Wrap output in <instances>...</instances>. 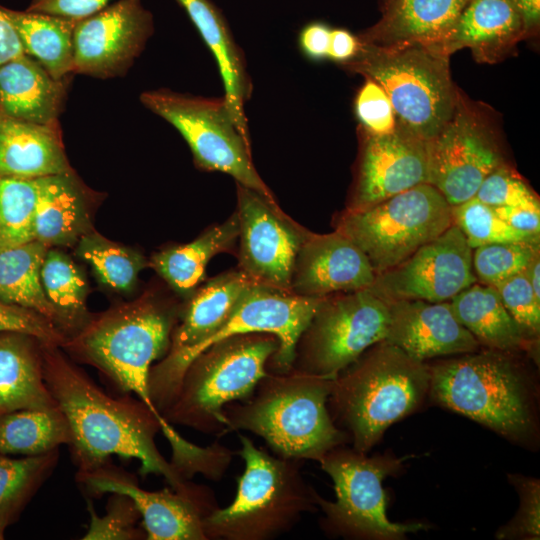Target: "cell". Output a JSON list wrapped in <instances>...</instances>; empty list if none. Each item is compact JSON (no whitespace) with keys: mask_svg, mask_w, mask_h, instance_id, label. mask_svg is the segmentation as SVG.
Returning a JSON list of instances; mask_svg holds the SVG:
<instances>
[{"mask_svg":"<svg viewBox=\"0 0 540 540\" xmlns=\"http://www.w3.org/2000/svg\"><path fill=\"white\" fill-rule=\"evenodd\" d=\"M60 348L43 345V372L67 419L71 436L67 446L77 471H91L118 455L139 460L143 476L160 475L175 491H193L198 485L174 470L158 450L155 436L162 431L172 451L188 441L136 396L105 391Z\"/></svg>","mask_w":540,"mask_h":540,"instance_id":"obj_1","label":"cell"},{"mask_svg":"<svg viewBox=\"0 0 540 540\" xmlns=\"http://www.w3.org/2000/svg\"><path fill=\"white\" fill-rule=\"evenodd\" d=\"M433 402L517 445L539 442V384L521 353L481 347L430 365Z\"/></svg>","mask_w":540,"mask_h":540,"instance_id":"obj_2","label":"cell"},{"mask_svg":"<svg viewBox=\"0 0 540 540\" xmlns=\"http://www.w3.org/2000/svg\"><path fill=\"white\" fill-rule=\"evenodd\" d=\"M332 380L292 367L269 371L244 401L224 408V433L250 431L280 457L320 459L349 440L333 422L327 401Z\"/></svg>","mask_w":540,"mask_h":540,"instance_id":"obj_3","label":"cell"},{"mask_svg":"<svg viewBox=\"0 0 540 540\" xmlns=\"http://www.w3.org/2000/svg\"><path fill=\"white\" fill-rule=\"evenodd\" d=\"M429 386V364L382 340L332 379L327 407L352 448L367 453L389 426L423 403Z\"/></svg>","mask_w":540,"mask_h":540,"instance_id":"obj_4","label":"cell"},{"mask_svg":"<svg viewBox=\"0 0 540 540\" xmlns=\"http://www.w3.org/2000/svg\"><path fill=\"white\" fill-rule=\"evenodd\" d=\"M176 320L173 308L142 299L89 318L61 348L95 367L115 394H134L167 422L151 400L148 381L152 363L169 350Z\"/></svg>","mask_w":540,"mask_h":540,"instance_id":"obj_5","label":"cell"},{"mask_svg":"<svg viewBox=\"0 0 540 540\" xmlns=\"http://www.w3.org/2000/svg\"><path fill=\"white\" fill-rule=\"evenodd\" d=\"M244 471L234 500L204 519L209 539L271 540L290 531L317 507L316 491L305 481L298 460L272 456L238 435Z\"/></svg>","mask_w":540,"mask_h":540,"instance_id":"obj_6","label":"cell"},{"mask_svg":"<svg viewBox=\"0 0 540 540\" xmlns=\"http://www.w3.org/2000/svg\"><path fill=\"white\" fill-rule=\"evenodd\" d=\"M278 346V339L265 332L237 334L213 343L188 365L162 416L171 425L222 436L225 406L253 394Z\"/></svg>","mask_w":540,"mask_h":540,"instance_id":"obj_7","label":"cell"},{"mask_svg":"<svg viewBox=\"0 0 540 540\" xmlns=\"http://www.w3.org/2000/svg\"><path fill=\"white\" fill-rule=\"evenodd\" d=\"M341 66L376 81L388 95L397 120L427 142L453 113L458 88L451 79L449 57L426 46L379 47L360 42L356 55Z\"/></svg>","mask_w":540,"mask_h":540,"instance_id":"obj_8","label":"cell"},{"mask_svg":"<svg viewBox=\"0 0 540 540\" xmlns=\"http://www.w3.org/2000/svg\"><path fill=\"white\" fill-rule=\"evenodd\" d=\"M408 457L383 454L368 457L354 448L338 446L319 461L331 477L336 501L315 500L324 514L323 527L334 535L352 539L401 540L426 529L423 523H394L386 514L385 477L399 472Z\"/></svg>","mask_w":540,"mask_h":540,"instance_id":"obj_9","label":"cell"},{"mask_svg":"<svg viewBox=\"0 0 540 540\" xmlns=\"http://www.w3.org/2000/svg\"><path fill=\"white\" fill-rule=\"evenodd\" d=\"M139 99L181 134L197 167L228 174L279 207L253 164L250 141L238 130L224 96L209 98L159 88L142 92Z\"/></svg>","mask_w":540,"mask_h":540,"instance_id":"obj_10","label":"cell"},{"mask_svg":"<svg viewBox=\"0 0 540 540\" xmlns=\"http://www.w3.org/2000/svg\"><path fill=\"white\" fill-rule=\"evenodd\" d=\"M451 205L422 183L368 208L340 214L335 230L366 255L376 275L411 256L452 225Z\"/></svg>","mask_w":540,"mask_h":540,"instance_id":"obj_11","label":"cell"},{"mask_svg":"<svg viewBox=\"0 0 540 540\" xmlns=\"http://www.w3.org/2000/svg\"><path fill=\"white\" fill-rule=\"evenodd\" d=\"M388 305L369 289L324 297L301 334L293 367L334 379L366 349L385 340Z\"/></svg>","mask_w":540,"mask_h":540,"instance_id":"obj_12","label":"cell"},{"mask_svg":"<svg viewBox=\"0 0 540 540\" xmlns=\"http://www.w3.org/2000/svg\"><path fill=\"white\" fill-rule=\"evenodd\" d=\"M428 153V183L451 206L474 197L483 180L506 163L488 109L459 89L453 113L428 142Z\"/></svg>","mask_w":540,"mask_h":540,"instance_id":"obj_13","label":"cell"},{"mask_svg":"<svg viewBox=\"0 0 540 540\" xmlns=\"http://www.w3.org/2000/svg\"><path fill=\"white\" fill-rule=\"evenodd\" d=\"M75 479L89 498L112 492L128 495L141 513L148 540H207L204 519L218 507L208 487L198 485L190 492L171 487L147 491L134 474L111 460L91 471H77Z\"/></svg>","mask_w":540,"mask_h":540,"instance_id":"obj_14","label":"cell"},{"mask_svg":"<svg viewBox=\"0 0 540 540\" xmlns=\"http://www.w3.org/2000/svg\"><path fill=\"white\" fill-rule=\"evenodd\" d=\"M239 270L254 284L291 293L297 253L310 233L280 207L237 184Z\"/></svg>","mask_w":540,"mask_h":540,"instance_id":"obj_15","label":"cell"},{"mask_svg":"<svg viewBox=\"0 0 540 540\" xmlns=\"http://www.w3.org/2000/svg\"><path fill=\"white\" fill-rule=\"evenodd\" d=\"M477 281L472 249L452 224L404 261L376 275L368 289L385 302H446Z\"/></svg>","mask_w":540,"mask_h":540,"instance_id":"obj_16","label":"cell"},{"mask_svg":"<svg viewBox=\"0 0 540 540\" xmlns=\"http://www.w3.org/2000/svg\"><path fill=\"white\" fill-rule=\"evenodd\" d=\"M154 32L152 13L142 0H115L77 20L74 74L98 79L123 77L144 51Z\"/></svg>","mask_w":540,"mask_h":540,"instance_id":"obj_17","label":"cell"},{"mask_svg":"<svg viewBox=\"0 0 540 540\" xmlns=\"http://www.w3.org/2000/svg\"><path fill=\"white\" fill-rule=\"evenodd\" d=\"M359 136L357 169L346 210H362L428 183V142L400 121L387 134H372L359 127Z\"/></svg>","mask_w":540,"mask_h":540,"instance_id":"obj_18","label":"cell"},{"mask_svg":"<svg viewBox=\"0 0 540 540\" xmlns=\"http://www.w3.org/2000/svg\"><path fill=\"white\" fill-rule=\"evenodd\" d=\"M376 273L363 251L337 230L310 232L294 264L291 293L313 298L368 289Z\"/></svg>","mask_w":540,"mask_h":540,"instance_id":"obj_19","label":"cell"},{"mask_svg":"<svg viewBox=\"0 0 540 540\" xmlns=\"http://www.w3.org/2000/svg\"><path fill=\"white\" fill-rule=\"evenodd\" d=\"M388 305L385 340L412 358L426 362L481 348L473 335L456 319L449 301L397 300Z\"/></svg>","mask_w":540,"mask_h":540,"instance_id":"obj_20","label":"cell"},{"mask_svg":"<svg viewBox=\"0 0 540 540\" xmlns=\"http://www.w3.org/2000/svg\"><path fill=\"white\" fill-rule=\"evenodd\" d=\"M525 37L512 0H470L453 26L426 47L448 57L469 48L476 61L492 64L511 54Z\"/></svg>","mask_w":540,"mask_h":540,"instance_id":"obj_21","label":"cell"},{"mask_svg":"<svg viewBox=\"0 0 540 540\" xmlns=\"http://www.w3.org/2000/svg\"><path fill=\"white\" fill-rule=\"evenodd\" d=\"M175 1L184 9L214 56L222 79L223 96L238 130L249 140L245 104L251 97L253 85L244 53L223 13L211 0Z\"/></svg>","mask_w":540,"mask_h":540,"instance_id":"obj_22","label":"cell"},{"mask_svg":"<svg viewBox=\"0 0 540 540\" xmlns=\"http://www.w3.org/2000/svg\"><path fill=\"white\" fill-rule=\"evenodd\" d=\"M60 122L38 124L0 110V175L38 178L72 171Z\"/></svg>","mask_w":540,"mask_h":540,"instance_id":"obj_23","label":"cell"},{"mask_svg":"<svg viewBox=\"0 0 540 540\" xmlns=\"http://www.w3.org/2000/svg\"><path fill=\"white\" fill-rule=\"evenodd\" d=\"M470 0H389L382 17L358 37L379 47L428 46L455 23Z\"/></svg>","mask_w":540,"mask_h":540,"instance_id":"obj_24","label":"cell"},{"mask_svg":"<svg viewBox=\"0 0 540 540\" xmlns=\"http://www.w3.org/2000/svg\"><path fill=\"white\" fill-rule=\"evenodd\" d=\"M70 77L55 79L35 58L24 54L0 65V110L29 122L59 121Z\"/></svg>","mask_w":540,"mask_h":540,"instance_id":"obj_25","label":"cell"},{"mask_svg":"<svg viewBox=\"0 0 540 540\" xmlns=\"http://www.w3.org/2000/svg\"><path fill=\"white\" fill-rule=\"evenodd\" d=\"M93 192L75 171L41 177L34 238L47 247L76 244L91 231Z\"/></svg>","mask_w":540,"mask_h":540,"instance_id":"obj_26","label":"cell"},{"mask_svg":"<svg viewBox=\"0 0 540 540\" xmlns=\"http://www.w3.org/2000/svg\"><path fill=\"white\" fill-rule=\"evenodd\" d=\"M44 344L27 333L0 332V414L58 407L44 379Z\"/></svg>","mask_w":540,"mask_h":540,"instance_id":"obj_27","label":"cell"},{"mask_svg":"<svg viewBox=\"0 0 540 540\" xmlns=\"http://www.w3.org/2000/svg\"><path fill=\"white\" fill-rule=\"evenodd\" d=\"M449 303L456 319L481 347L527 353L535 359L538 345L525 338L505 308L497 288L477 281Z\"/></svg>","mask_w":540,"mask_h":540,"instance_id":"obj_28","label":"cell"},{"mask_svg":"<svg viewBox=\"0 0 540 540\" xmlns=\"http://www.w3.org/2000/svg\"><path fill=\"white\" fill-rule=\"evenodd\" d=\"M239 237V220L233 213L187 244L166 248L151 259L153 269L179 294L189 295L203 281L209 261L229 252Z\"/></svg>","mask_w":540,"mask_h":540,"instance_id":"obj_29","label":"cell"},{"mask_svg":"<svg viewBox=\"0 0 540 540\" xmlns=\"http://www.w3.org/2000/svg\"><path fill=\"white\" fill-rule=\"evenodd\" d=\"M2 9L16 28L26 54L39 61L55 79L74 74L73 34L77 20Z\"/></svg>","mask_w":540,"mask_h":540,"instance_id":"obj_30","label":"cell"},{"mask_svg":"<svg viewBox=\"0 0 540 540\" xmlns=\"http://www.w3.org/2000/svg\"><path fill=\"white\" fill-rule=\"evenodd\" d=\"M48 249L37 240L0 249V301L35 311L59 327L41 282Z\"/></svg>","mask_w":540,"mask_h":540,"instance_id":"obj_31","label":"cell"},{"mask_svg":"<svg viewBox=\"0 0 540 540\" xmlns=\"http://www.w3.org/2000/svg\"><path fill=\"white\" fill-rule=\"evenodd\" d=\"M67 419L59 407L0 414V454L32 456L70 442Z\"/></svg>","mask_w":540,"mask_h":540,"instance_id":"obj_32","label":"cell"},{"mask_svg":"<svg viewBox=\"0 0 540 540\" xmlns=\"http://www.w3.org/2000/svg\"><path fill=\"white\" fill-rule=\"evenodd\" d=\"M41 282L59 327L66 337L73 335L89 320L87 283L82 271L65 253L49 248L41 267Z\"/></svg>","mask_w":540,"mask_h":540,"instance_id":"obj_33","label":"cell"},{"mask_svg":"<svg viewBox=\"0 0 540 540\" xmlns=\"http://www.w3.org/2000/svg\"><path fill=\"white\" fill-rule=\"evenodd\" d=\"M59 449L11 458L0 454V530L15 523L59 461Z\"/></svg>","mask_w":540,"mask_h":540,"instance_id":"obj_34","label":"cell"},{"mask_svg":"<svg viewBox=\"0 0 540 540\" xmlns=\"http://www.w3.org/2000/svg\"><path fill=\"white\" fill-rule=\"evenodd\" d=\"M76 246V254L91 266L103 285L119 292H130L135 287L138 274L145 266L139 253L92 230L83 235Z\"/></svg>","mask_w":540,"mask_h":540,"instance_id":"obj_35","label":"cell"},{"mask_svg":"<svg viewBox=\"0 0 540 540\" xmlns=\"http://www.w3.org/2000/svg\"><path fill=\"white\" fill-rule=\"evenodd\" d=\"M41 177L0 175V249L35 240L34 220Z\"/></svg>","mask_w":540,"mask_h":540,"instance_id":"obj_36","label":"cell"},{"mask_svg":"<svg viewBox=\"0 0 540 540\" xmlns=\"http://www.w3.org/2000/svg\"><path fill=\"white\" fill-rule=\"evenodd\" d=\"M451 214L452 223L460 229L472 250L492 243L539 241V234L514 229L496 214L493 207L476 197L451 206Z\"/></svg>","mask_w":540,"mask_h":540,"instance_id":"obj_37","label":"cell"},{"mask_svg":"<svg viewBox=\"0 0 540 540\" xmlns=\"http://www.w3.org/2000/svg\"><path fill=\"white\" fill-rule=\"evenodd\" d=\"M540 255L539 241L500 242L472 250V266L478 282L497 287L524 272Z\"/></svg>","mask_w":540,"mask_h":540,"instance_id":"obj_38","label":"cell"},{"mask_svg":"<svg viewBox=\"0 0 540 540\" xmlns=\"http://www.w3.org/2000/svg\"><path fill=\"white\" fill-rule=\"evenodd\" d=\"M106 505V513L99 516L91 498L87 497L90 522L83 540H143L144 528L138 526L141 513L134 501L126 494L112 492Z\"/></svg>","mask_w":540,"mask_h":540,"instance_id":"obj_39","label":"cell"},{"mask_svg":"<svg viewBox=\"0 0 540 540\" xmlns=\"http://www.w3.org/2000/svg\"><path fill=\"white\" fill-rule=\"evenodd\" d=\"M520 503L514 517L495 533L498 540H538L540 538V480L521 474H508Z\"/></svg>","mask_w":540,"mask_h":540,"instance_id":"obj_40","label":"cell"},{"mask_svg":"<svg viewBox=\"0 0 540 540\" xmlns=\"http://www.w3.org/2000/svg\"><path fill=\"white\" fill-rule=\"evenodd\" d=\"M474 197L491 207L517 206L540 210L537 194L507 163L483 180Z\"/></svg>","mask_w":540,"mask_h":540,"instance_id":"obj_41","label":"cell"},{"mask_svg":"<svg viewBox=\"0 0 540 540\" xmlns=\"http://www.w3.org/2000/svg\"><path fill=\"white\" fill-rule=\"evenodd\" d=\"M501 300L525 338L538 345L540 333V299L521 272L498 285Z\"/></svg>","mask_w":540,"mask_h":540,"instance_id":"obj_42","label":"cell"},{"mask_svg":"<svg viewBox=\"0 0 540 540\" xmlns=\"http://www.w3.org/2000/svg\"><path fill=\"white\" fill-rule=\"evenodd\" d=\"M365 81L357 92L354 110L360 128L372 134H387L394 131L397 118L392 103L384 89L373 79Z\"/></svg>","mask_w":540,"mask_h":540,"instance_id":"obj_43","label":"cell"},{"mask_svg":"<svg viewBox=\"0 0 540 540\" xmlns=\"http://www.w3.org/2000/svg\"><path fill=\"white\" fill-rule=\"evenodd\" d=\"M16 331L33 335L43 343L62 346L65 333L51 320L41 314L0 301V332Z\"/></svg>","mask_w":540,"mask_h":540,"instance_id":"obj_44","label":"cell"},{"mask_svg":"<svg viewBox=\"0 0 540 540\" xmlns=\"http://www.w3.org/2000/svg\"><path fill=\"white\" fill-rule=\"evenodd\" d=\"M115 0H31L26 11L80 20L91 16Z\"/></svg>","mask_w":540,"mask_h":540,"instance_id":"obj_45","label":"cell"},{"mask_svg":"<svg viewBox=\"0 0 540 540\" xmlns=\"http://www.w3.org/2000/svg\"><path fill=\"white\" fill-rule=\"evenodd\" d=\"M331 29L322 22H312L304 26L298 37L302 53L311 60L327 58Z\"/></svg>","mask_w":540,"mask_h":540,"instance_id":"obj_46","label":"cell"},{"mask_svg":"<svg viewBox=\"0 0 540 540\" xmlns=\"http://www.w3.org/2000/svg\"><path fill=\"white\" fill-rule=\"evenodd\" d=\"M496 214L514 229L529 233L540 234V210L517 206L493 207Z\"/></svg>","mask_w":540,"mask_h":540,"instance_id":"obj_47","label":"cell"},{"mask_svg":"<svg viewBox=\"0 0 540 540\" xmlns=\"http://www.w3.org/2000/svg\"><path fill=\"white\" fill-rule=\"evenodd\" d=\"M360 42L346 29H331L327 58L340 64L348 62L357 53Z\"/></svg>","mask_w":540,"mask_h":540,"instance_id":"obj_48","label":"cell"},{"mask_svg":"<svg viewBox=\"0 0 540 540\" xmlns=\"http://www.w3.org/2000/svg\"><path fill=\"white\" fill-rule=\"evenodd\" d=\"M24 54L19 34L0 5V65Z\"/></svg>","mask_w":540,"mask_h":540,"instance_id":"obj_49","label":"cell"},{"mask_svg":"<svg viewBox=\"0 0 540 540\" xmlns=\"http://www.w3.org/2000/svg\"><path fill=\"white\" fill-rule=\"evenodd\" d=\"M523 24L526 37L534 33L540 22V0H512Z\"/></svg>","mask_w":540,"mask_h":540,"instance_id":"obj_50","label":"cell"},{"mask_svg":"<svg viewBox=\"0 0 540 540\" xmlns=\"http://www.w3.org/2000/svg\"><path fill=\"white\" fill-rule=\"evenodd\" d=\"M525 274L536 298L540 299V255L530 263L525 270Z\"/></svg>","mask_w":540,"mask_h":540,"instance_id":"obj_51","label":"cell"},{"mask_svg":"<svg viewBox=\"0 0 540 540\" xmlns=\"http://www.w3.org/2000/svg\"><path fill=\"white\" fill-rule=\"evenodd\" d=\"M4 539V531L0 530V540Z\"/></svg>","mask_w":540,"mask_h":540,"instance_id":"obj_52","label":"cell"},{"mask_svg":"<svg viewBox=\"0 0 540 540\" xmlns=\"http://www.w3.org/2000/svg\"><path fill=\"white\" fill-rule=\"evenodd\" d=\"M389 0H381L382 7L388 3Z\"/></svg>","mask_w":540,"mask_h":540,"instance_id":"obj_53","label":"cell"}]
</instances>
